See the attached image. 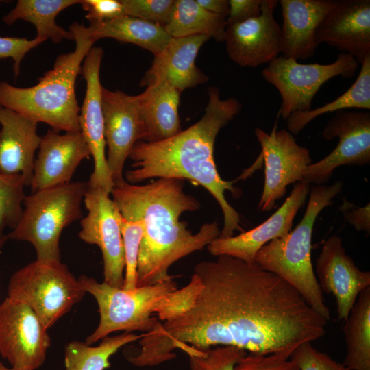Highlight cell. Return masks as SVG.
Segmentation results:
<instances>
[{"instance_id": "3", "label": "cell", "mask_w": 370, "mask_h": 370, "mask_svg": "<svg viewBox=\"0 0 370 370\" xmlns=\"http://www.w3.org/2000/svg\"><path fill=\"white\" fill-rule=\"evenodd\" d=\"M209 99L204 116L178 134L158 142L138 141L129 158L132 169L125 173L127 182H140L147 179L186 180L205 188L215 198L223 214L220 238L232 236L235 231L245 232L239 213L227 202L225 191L234 197L240 190L235 182L221 178L216 166L214 147L217 134L242 108L234 97L221 99L217 87L208 90Z\"/></svg>"}, {"instance_id": "25", "label": "cell", "mask_w": 370, "mask_h": 370, "mask_svg": "<svg viewBox=\"0 0 370 370\" xmlns=\"http://www.w3.org/2000/svg\"><path fill=\"white\" fill-rule=\"evenodd\" d=\"M180 95L179 90L164 82L149 85L138 95L142 141L158 142L182 131L178 114Z\"/></svg>"}, {"instance_id": "40", "label": "cell", "mask_w": 370, "mask_h": 370, "mask_svg": "<svg viewBox=\"0 0 370 370\" xmlns=\"http://www.w3.org/2000/svg\"><path fill=\"white\" fill-rule=\"evenodd\" d=\"M345 220L358 231L370 233V205L368 203L362 207L354 205L344 199L339 207Z\"/></svg>"}, {"instance_id": "16", "label": "cell", "mask_w": 370, "mask_h": 370, "mask_svg": "<svg viewBox=\"0 0 370 370\" xmlns=\"http://www.w3.org/2000/svg\"><path fill=\"white\" fill-rule=\"evenodd\" d=\"M276 0H262L255 18L227 25L224 41L231 60L243 67L269 63L282 51V29L274 17Z\"/></svg>"}, {"instance_id": "38", "label": "cell", "mask_w": 370, "mask_h": 370, "mask_svg": "<svg viewBox=\"0 0 370 370\" xmlns=\"http://www.w3.org/2000/svg\"><path fill=\"white\" fill-rule=\"evenodd\" d=\"M80 4L86 12L85 17L90 23H99L125 15L121 1L83 0Z\"/></svg>"}, {"instance_id": "8", "label": "cell", "mask_w": 370, "mask_h": 370, "mask_svg": "<svg viewBox=\"0 0 370 370\" xmlns=\"http://www.w3.org/2000/svg\"><path fill=\"white\" fill-rule=\"evenodd\" d=\"M86 293L61 261L36 260L12 275L7 297L28 305L48 330Z\"/></svg>"}, {"instance_id": "2", "label": "cell", "mask_w": 370, "mask_h": 370, "mask_svg": "<svg viewBox=\"0 0 370 370\" xmlns=\"http://www.w3.org/2000/svg\"><path fill=\"white\" fill-rule=\"evenodd\" d=\"M110 194L123 219L139 221L143 237L139 247L137 286L173 280L169 267L176 261L202 250L218 238L216 221L206 223L193 234L181 214L200 208L199 202L183 190L180 180L159 178L145 185H116Z\"/></svg>"}, {"instance_id": "19", "label": "cell", "mask_w": 370, "mask_h": 370, "mask_svg": "<svg viewBox=\"0 0 370 370\" xmlns=\"http://www.w3.org/2000/svg\"><path fill=\"white\" fill-rule=\"evenodd\" d=\"M29 185L32 193L71 182L81 162L91 156L81 133L50 129L41 138Z\"/></svg>"}, {"instance_id": "14", "label": "cell", "mask_w": 370, "mask_h": 370, "mask_svg": "<svg viewBox=\"0 0 370 370\" xmlns=\"http://www.w3.org/2000/svg\"><path fill=\"white\" fill-rule=\"evenodd\" d=\"M101 105L104 119V136L107 165L114 184L125 180V162L138 140L143 139L138 95L120 90H101Z\"/></svg>"}, {"instance_id": "32", "label": "cell", "mask_w": 370, "mask_h": 370, "mask_svg": "<svg viewBox=\"0 0 370 370\" xmlns=\"http://www.w3.org/2000/svg\"><path fill=\"white\" fill-rule=\"evenodd\" d=\"M247 352L234 346H218L204 352L188 354L190 370H234Z\"/></svg>"}, {"instance_id": "18", "label": "cell", "mask_w": 370, "mask_h": 370, "mask_svg": "<svg viewBox=\"0 0 370 370\" xmlns=\"http://www.w3.org/2000/svg\"><path fill=\"white\" fill-rule=\"evenodd\" d=\"M316 273L322 292L335 297L338 318L341 320L347 318L359 294L370 287V273L356 265L336 235L324 243L316 261Z\"/></svg>"}, {"instance_id": "7", "label": "cell", "mask_w": 370, "mask_h": 370, "mask_svg": "<svg viewBox=\"0 0 370 370\" xmlns=\"http://www.w3.org/2000/svg\"><path fill=\"white\" fill-rule=\"evenodd\" d=\"M78 280L83 289L95 299L99 322L85 343L92 345L112 332H148L158 322L152 314L157 312L164 297L177 289L173 280L125 290L82 275Z\"/></svg>"}, {"instance_id": "35", "label": "cell", "mask_w": 370, "mask_h": 370, "mask_svg": "<svg viewBox=\"0 0 370 370\" xmlns=\"http://www.w3.org/2000/svg\"><path fill=\"white\" fill-rule=\"evenodd\" d=\"M290 359L297 363L299 370H349L343 363L316 349L310 341L297 346Z\"/></svg>"}, {"instance_id": "6", "label": "cell", "mask_w": 370, "mask_h": 370, "mask_svg": "<svg viewBox=\"0 0 370 370\" xmlns=\"http://www.w3.org/2000/svg\"><path fill=\"white\" fill-rule=\"evenodd\" d=\"M87 188V182H71L26 195L21 218L7 234L8 240L31 243L38 260L60 262V235L65 227L82 218Z\"/></svg>"}, {"instance_id": "26", "label": "cell", "mask_w": 370, "mask_h": 370, "mask_svg": "<svg viewBox=\"0 0 370 370\" xmlns=\"http://www.w3.org/2000/svg\"><path fill=\"white\" fill-rule=\"evenodd\" d=\"M80 2L79 0H18L2 21L8 25L18 20L27 21L36 28L34 38L42 42L50 39L53 43H59L63 39L73 40V36L56 23V16L64 10Z\"/></svg>"}, {"instance_id": "20", "label": "cell", "mask_w": 370, "mask_h": 370, "mask_svg": "<svg viewBox=\"0 0 370 370\" xmlns=\"http://www.w3.org/2000/svg\"><path fill=\"white\" fill-rule=\"evenodd\" d=\"M315 38L362 64L370 55V1H336L317 27Z\"/></svg>"}, {"instance_id": "41", "label": "cell", "mask_w": 370, "mask_h": 370, "mask_svg": "<svg viewBox=\"0 0 370 370\" xmlns=\"http://www.w3.org/2000/svg\"><path fill=\"white\" fill-rule=\"evenodd\" d=\"M207 11L227 18L229 12L227 0H196Z\"/></svg>"}, {"instance_id": "10", "label": "cell", "mask_w": 370, "mask_h": 370, "mask_svg": "<svg viewBox=\"0 0 370 370\" xmlns=\"http://www.w3.org/2000/svg\"><path fill=\"white\" fill-rule=\"evenodd\" d=\"M110 195L101 188L88 186L83 200L88 213L82 218L78 235L85 243L99 247L103 262V282L123 288L125 267L121 232L123 217Z\"/></svg>"}, {"instance_id": "15", "label": "cell", "mask_w": 370, "mask_h": 370, "mask_svg": "<svg viewBox=\"0 0 370 370\" xmlns=\"http://www.w3.org/2000/svg\"><path fill=\"white\" fill-rule=\"evenodd\" d=\"M103 51L101 47H92L83 60L81 73L86 81V94L79 116L82 134L94 160V170L88 186L99 187L110 194L114 184L106 162L104 119L101 105L103 86L99 71Z\"/></svg>"}, {"instance_id": "28", "label": "cell", "mask_w": 370, "mask_h": 370, "mask_svg": "<svg viewBox=\"0 0 370 370\" xmlns=\"http://www.w3.org/2000/svg\"><path fill=\"white\" fill-rule=\"evenodd\" d=\"M227 25L225 17L207 11L196 0H175L164 28L172 38L205 35L223 42Z\"/></svg>"}, {"instance_id": "29", "label": "cell", "mask_w": 370, "mask_h": 370, "mask_svg": "<svg viewBox=\"0 0 370 370\" xmlns=\"http://www.w3.org/2000/svg\"><path fill=\"white\" fill-rule=\"evenodd\" d=\"M358 75L343 95L325 105L306 112H296L286 119L287 130L297 135L311 121L330 112L345 110L347 108L370 109V55L362 62Z\"/></svg>"}, {"instance_id": "21", "label": "cell", "mask_w": 370, "mask_h": 370, "mask_svg": "<svg viewBox=\"0 0 370 370\" xmlns=\"http://www.w3.org/2000/svg\"><path fill=\"white\" fill-rule=\"evenodd\" d=\"M205 35L172 38L156 56L140 82L149 86L164 82L180 92L208 80L195 65V59L201 46L208 40Z\"/></svg>"}, {"instance_id": "31", "label": "cell", "mask_w": 370, "mask_h": 370, "mask_svg": "<svg viewBox=\"0 0 370 370\" xmlns=\"http://www.w3.org/2000/svg\"><path fill=\"white\" fill-rule=\"evenodd\" d=\"M25 186L21 175L0 173V253L8 241L5 229L14 230L21 218Z\"/></svg>"}, {"instance_id": "27", "label": "cell", "mask_w": 370, "mask_h": 370, "mask_svg": "<svg viewBox=\"0 0 370 370\" xmlns=\"http://www.w3.org/2000/svg\"><path fill=\"white\" fill-rule=\"evenodd\" d=\"M345 321L347 352L343 364L349 370H370V287L359 294Z\"/></svg>"}, {"instance_id": "39", "label": "cell", "mask_w": 370, "mask_h": 370, "mask_svg": "<svg viewBox=\"0 0 370 370\" xmlns=\"http://www.w3.org/2000/svg\"><path fill=\"white\" fill-rule=\"evenodd\" d=\"M262 0H229L227 25L243 22L258 16Z\"/></svg>"}, {"instance_id": "37", "label": "cell", "mask_w": 370, "mask_h": 370, "mask_svg": "<svg viewBox=\"0 0 370 370\" xmlns=\"http://www.w3.org/2000/svg\"><path fill=\"white\" fill-rule=\"evenodd\" d=\"M41 40L36 38L0 36V59H12L13 71L15 77L20 74L21 63L25 55L32 49L41 44Z\"/></svg>"}, {"instance_id": "24", "label": "cell", "mask_w": 370, "mask_h": 370, "mask_svg": "<svg viewBox=\"0 0 370 370\" xmlns=\"http://www.w3.org/2000/svg\"><path fill=\"white\" fill-rule=\"evenodd\" d=\"M73 35H77L93 42L103 38L136 45L158 54L171 37L164 28L155 23L128 15L110 20L90 23L88 27L75 22L69 27Z\"/></svg>"}, {"instance_id": "22", "label": "cell", "mask_w": 370, "mask_h": 370, "mask_svg": "<svg viewBox=\"0 0 370 370\" xmlns=\"http://www.w3.org/2000/svg\"><path fill=\"white\" fill-rule=\"evenodd\" d=\"M283 24L282 56L295 60L312 57L319 43L315 33L334 0H280Z\"/></svg>"}, {"instance_id": "36", "label": "cell", "mask_w": 370, "mask_h": 370, "mask_svg": "<svg viewBox=\"0 0 370 370\" xmlns=\"http://www.w3.org/2000/svg\"><path fill=\"white\" fill-rule=\"evenodd\" d=\"M290 357L286 353H249L237 362L234 370H299L297 363Z\"/></svg>"}, {"instance_id": "11", "label": "cell", "mask_w": 370, "mask_h": 370, "mask_svg": "<svg viewBox=\"0 0 370 370\" xmlns=\"http://www.w3.org/2000/svg\"><path fill=\"white\" fill-rule=\"evenodd\" d=\"M255 134L262 151L250 168L258 167L264 162V187L258 206L260 210L269 212L284 195L290 184L303 181L304 172L312 159L309 150L297 144L287 130H278L276 123L270 134L257 127Z\"/></svg>"}, {"instance_id": "43", "label": "cell", "mask_w": 370, "mask_h": 370, "mask_svg": "<svg viewBox=\"0 0 370 370\" xmlns=\"http://www.w3.org/2000/svg\"><path fill=\"white\" fill-rule=\"evenodd\" d=\"M1 2H2V1H0V3H1Z\"/></svg>"}, {"instance_id": "13", "label": "cell", "mask_w": 370, "mask_h": 370, "mask_svg": "<svg viewBox=\"0 0 370 370\" xmlns=\"http://www.w3.org/2000/svg\"><path fill=\"white\" fill-rule=\"evenodd\" d=\"M322 136L327 140L338 138V145L327 156L307 166L302 182L323 185L340 166L369 164V111L336 112L324 127Z\"/></svg>"}, {"instance_id": "23", "label": "cell", "mask_w": 370, "mask_h": 370, "mask_svg": "<svg viewBox=\"0 0 370 370\" xmlns=\"http://www.w3.org/2000/svg\"><path fill=\"white\" fill-rule=\"evenodd\" d=\"M0 173L21 175L29 186L41 140L38 123L0 105Z\"/></svg>"}, {"instance_id": "4", "label": "cell", "mask_w": 370, "mask_h": 370, "mask_svg": "<svg viewBox=\"0 0 370 370\" xmlns=\"http://www.w3.org/2000/svg\"><path fill=\"white\" fill-rule=\"evenodd\" d=\"M74 51L59 55L53 68L28 88L14 86L0 81V105L38 123L48 124L54 130L80 132V107L75 95V82L81 64L95 42L73 35Z\"/></svg>"}, {"instance_id": "34", "label": "cell", "mask_w": 370, "mask_h": 370, "mask_svg": "<svg viewBox=\"0 0 370 370\" xmlns=\"http://www.w3.org/2000/svg\"><path fill=\"white\" fill-rule=\"evenodd\" d=\"M125 15L164 27L171 18L175 0H120Z\"/></svg>"}, {"instance_id": "42", "label": "cell", "mask_w": 370, "mask_h": 370, "mask_svg": "<svg viewBox=\"0 0 370 370\" xmlns=\"http://www.w3.org/2000/svg\"><path fill=\"white\" fill-rule=\"evenodd\" d=\"M0 370H17L13 367H6L2 362L0 361Z\"/></svg>"}, {"instance_id": "17", "label": "cell", "mask_w": 370, "mask_h": 370, "mask_svg": "<svg viewBox=\"0 0 370 370\" xmlns=\"http://www.w3.org/2000/svg\"><path fill=\"white\" fill-rule=\"evenodd\" d=\"M309 193V184L295 183L290 195L265 221L238 235L215 238L207 246L208 251L212 256L227 255L248 264L254 263L256 254L264 245L291 231L294 218Z\"/></svg>"}, {"instance_id": "1", "label": "cell", "mask_w": 370, "mask_h": 370, "mask_svg": "<svg viewBox=\"0 0 370 370\" xmlns=\"http://www.w3.org/2000/svg\"><path fill=\"white\" fill-rule=\"evenodd\" d=\"M158 322L139 339L127 360L151 367L214 346L253 354L286 353L325 334L328 321L291 285L256 262L227 255L201 261L190 282L168 294Z\"/></svg>"}, {"instance_id": "33", "label": "cell", "mask_w": 370, "mask_h": 370, "mask_svg": "<svg viewBox=\"0 0 370 370\" xmlns=\"http://www.w3.org/2000/svg\"><path fill=\"white\" fill-rule=\"evenodd\" d=\"M121 232L125 260L123 288L132 290L137 287L138 257L143 227L138 221H130L123 219Z\"/></svg>"}, {"instance_id": "12", "label": "cell", "mask_w": 370, "mask_h": 370, "mask_svg": "<svg viewBox=\"0 0 370 370\" xmlns=\"http://www.w3.org/2000/svg\"><path fill=\"white\" fill-rule=\"evenodd\" d=\"M51 340L26 304L9 297L0 303V354L17 370H36L44 363Z\"/></svg>"}, {"instance_id": "9", "label": "cell", "mask_w": 370, "mask_h": 370, "mask_svg": "<svg viewBox=\"0 0 370 370\" xmlns=\"http://www.w3.org/2000/svg\"><path fill=\"white\" fill-rule=\"evenodd\" d=\"M351 55L340 53L330 64H301L282 55L268 64L261 75L282 97L279 114L286 120L293 113L310 110L312 100L323 84L336 76L350 78L358 67Z\"/></svg>"}, {"instance_id": "30", "label": "cell", "mask_w": 370, "mask_h": 370, "mask_svg": "<svg viewBox=\"0 0 370 370\" xmlns=\"http://www.w3.org/2000/svg\"><path fill=\"white\" fill-rule=\"evenodd\" d=\"M143 334L132 332L106 336L97 346L73 341L65 346L64 370H104L110 366V358L123 346L139 340Z\"/></svg>"}, {"instance_id": "5", "label": "cell", "mask_w": 370, "mask_h": 370, "mask_svg": "<svg viewBox=\"0 0 370 370\" xmlns=\"http://www.w3.org/2000/svg\"><path fill=\"white\" fill-rule=\"evenodd\" d=\"M342 188L341 181L330 185H314L310 190L307 208L296 227L264 245L254 258V262L262 269L275 274L295 288L328 321L330 311L325 304L311 260L312 237L318 215L332 204V199Z\"/></svg>"}]
</instances>
